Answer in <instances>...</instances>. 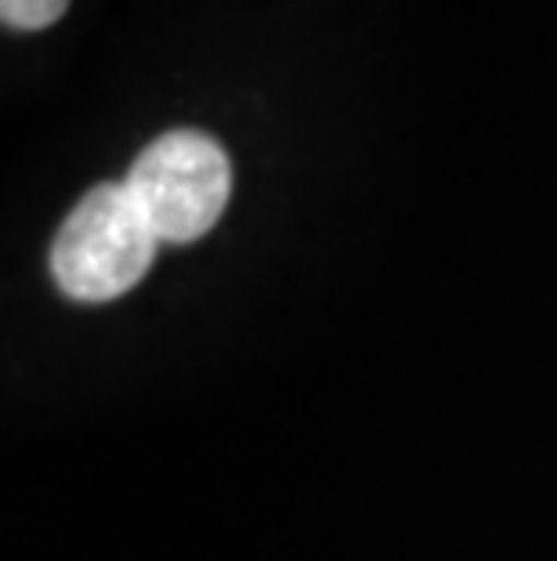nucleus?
Masks as SVG:
<instances>
[{"label": "nucleus", "mask_w": 557, "mask_h": 561, "mask_svg": "<svg viewBox=\"0 0 557 561\" xmlns=\"http://www.w3.org/2000/svg\"><path fill=\"white\" fill-rule=\"evenodd\" d=\"M69 0H0V19L11 30H47L66 15Z\"/></svg>", "instance_id": "nucleus-3"}, {"label": "nucleus", "mask_w": 557, "mask_h": 561, "mask_svg": "<svg viewBox=\"0 0 557 561\" xmlns=\"http://www.w3.org/2000/svg\"><path fill=\"white\" fill-rule=\"evenodd\" d=\"M156 232L124 182H102L69 210L51 243V276L73 301H116L146 279Z\"/></svg>", "instance_id": "nucleus-1"}, {"label": "nucleus", "mask_w": 557, "mask_h": 561, "mask_svg": "<svg viewBox=\"0 0 557 561\" xmlns=\"http://www.w3.org/2000/svg\"><path fill=\"white\" fill-rule=\"evenodd\" d=\"M124 185L160 243H196L229 207L232 163L204 130H167L141 149Z\"/></svg>", "instance_id": "nucleus-2"}]
</instances>
